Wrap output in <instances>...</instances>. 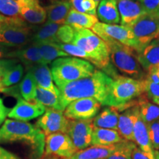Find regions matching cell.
<instances>
[{
  "label": "cell",
  "mask_w": 159,
  "mask_h": 159,
  "mask_svg": "<svg viewBox=\"0 0 159 159\" xmlns=\"http://www.w3.org/2000/svg\"><path fill=\"white\" fill-rule=\"evenodd\" d=\"M112 78L106 106L119 112L138 104L135 99L144 94L142 81L118 75Z\"/></svg>",
  "instance_id": "4"
},
{
  "label": "cell",
  "mask_w": 159,
  "mask_h": 159,
  "mask_svg": "<svg viewBox=\"0 0 159 159\" xmlns=\"http://www.w3.org/2000/svg\"><path fill=\"white\" fill-rule=\"evenodd\" d=\"M35 100L46 108L61 111L59 104V95L53 91L37 86Z\"/></svg>",
  "instance_id": "33"
},
{
  "label": "cell",
  "mask_w": 159,
  "mask_h": 159,
  "mask_svg": "<svg viewBox=\"0 0 159 159\" xmlns=\"http://www.w3.org/2000/svg\"><path fill=\"white\" fill-rule=\"evenodd\" d=\"M139 114L144 122L148 125L159 119V105L149 99L144 94L138 97Z\"/></svg>",
  "instance_id": "28"
},
{
  "label": "cell",
  "mask_w": 159,
  "mask_h": 159,
  "mask_svg": "<svg viewBox=\"0 0 159 159\" xmlns=\"http://www.w3.org/2000/svg\"><path fill=\"white\" fill-rule=\"evenodd\" d=\"M2 22H0V29H1L2 27Z\"/></svg>",
  "instance_id": "52"
},
{
  "label": "cell",
  "mask_w": 159,
  "mask_h": 159,
  "mask_svg": "<svg viewBox=\"0 0 159 159\" xmlns=\"http://www.w3.org/2000/svg\"><path fill=\"white\" fill-rule=\"evenodd\" d=\"M139 114L138 104L130 107L119 114L117 131L125 140L134 142V128Z\"/></svg>",
  "instance_id": "18"
},
{
  "label": "cell",
  "mask_w": 159,
  "mask_h": 159,
  "mask_svg": "<svg viewBox=\"0 0 159 159\" xmlns=\"http://www.w3.org/2000/svg\"><path fill=\"white\" fill-rule=\"evenodd\" d=\"M20 16L25 21L33 25H43L47 20L45 8L39 5V0L20 7Z\"/></svg>",
  "instance_id": "24"
},
{
  "label": "cell",
  "mask_w": 159,
  "mask_h": 159,
  "mask_svg": "<svg viewBox=\"0 0 159 159\" xmlns=\"http://www.w3.org/2000/svg\"><path fill=\"white\" fill-rule=\"evenodd\" d=\"M98 5L99 2L94 1V0H82V2H81L82 13L96 16Z\"/></svg>",
  "instance_id": "40"
},
{
  "label": "cell",
  "mask_w": 159,
  "mask_h": 159,
  "mask_svg": "<svg viewBox=\"0 0 159 159\" xmlns=\"http://www.w3.org/2000/svg\"><path fill=\"white\" fill-rule=\"evenodd\" d=\"M23 65L20 63L19 61L13 63L8 66L6 69L2 77L1 83V90L4 88H8L16 84H18L22 80L24 75Z\"/></svg>",
  "instance_id": "32"
},
{
  "label": "cell",
  "mask_w": 159,
  "mask_h": 159,
  "mask_svg": "<svg viewBox=\"0 0 159 159\" xmlns=\"http://www.w3.org/2000/svg\"><path fill=\"white\" fill-rule=\"evenodd\" d=\"M6 58L16 59L25 65V69L38 64H43L42 56L36 43L31 42L25 47L11 50Z\"/></svg>",
  "instance_id": "16"
},
{
  "label": "cell",
  "mask_w": 159,
  "mask_h": 159,
  "mask_svg": "<svg viewBox=\"0 0 159 159\" xmlns=\"http://www.w3.org/2000/svg\"><path fill=\"white\" fill-rule=\"evenodd\" d=\"M41 159H63L60 157H57L54 155H48V154H43V156L41 157Z\"/></svg>",
  "instance_id": "49"
},
{
  "label": "cell",
  "mask_w": 159,
  "mask_h": 159,
  "mask_svg": "<svg viewBox=\"0 0 159 159\" xmlns=\"http://www.w3.org/2000/svg\"><path fill=\"white\" fill-rule=\"evenodd\" d=\"M18 60L13 58H5L0 60V83H1L2 77L4 72L13 63L18 62ZM0 91H1V85H0Z\"/></svg>",
  "instance_id": "43"
},
{
  "label": "cell",
  "mask_w": 159,
  "mask_h": 159,
  "mask_svg": "<svg viewBox=\"0 0 159 159\" xmlns=\"http://www.w3.org/2000/svg\"><path fill=\"white\" fill-rule=\"evenodd\" d=\"M95 34L99 38L108 37L122 44L128 46L138 51V45L135 39L134 33L128 27L119 25H108L102 22H97L91 28Z\"/></svg>",
  "instance_id": "9"
},
{
  "label": "cell",
  "mask_w": 159,
  "mask_h": 159,
  "mask_svg": "<svg viewBox=\"0 0 159 159\" xmlns=\"http://www.w3.org/2000/svg\"><path fill=\"white\" fill-rule=\"evenodd\" d=\"M93 119L88 120H69L66 134L72 141L77 151L85 150L91 145Z\"/></svg>",
  "instance_id": "12"
},
{
  "label": "cell",
  "mask_w": 159,
  "mask_h": 159,
  "mask_svg": "<svg viewBox=\"0 0 159 159\" xmlns=\"http://www.w3.org/2000/svg\"><path fill=\"white\" fill-rule=\"evenodd\" d=\"M34 77L37 86L49 90L59 95V89L53 83V77L50 69L47 65L38 64L26 69Z\"/></svg>",
  "instance_id": "19"
},
{
  "label": "cell",
  "mask_w": 159,
  "mask_h": 159,
  "mask_svg": "<svg viewBox=\"0 0 159 159\" xmlns=\"http://www.w3.org/2000/svg\"><path fill=\"white\" fill-rule=\"evenodd\" d=\"M53 80L58 87L89 77L96 71L93 64L85 60L72 57H59L51 63Z\"/></svg>",
  "instance_id": "5"
},
{
  "label": "cell",
  "mask_w": 159,
  "mask_h": 159,
  "mask_svg": "<svg viewBox=\"0 0 159 159\" xmlns=\"http://www.w3.org/2000/svg\"><path fill=\"white\" fill-rule=\"evenodd\" d=\"M75 36V30L70 26L62 25L60 26L56 33L57 43H71Z\"/></svg>",
  "instance_id": "38"
},
{
  "label": "cell",
  "mask_w": 159,
  "mask_h": 159,
  "mask_svg": "<svg viewBox=\"0 0 159 159\" xmlns=\"http://www.w3.org/2000/svg\"><path fill=\"white\" fill-rule=\"evenodd\" d=\"M101 103L94 98H83L72 101L64 110V115L69 120H88L98 114Z\"/></svg>",
  "instance_id": "10"
},
{
  "label": "cell",
  "mask_w": 159,
  "mask_h": 159,
  "mask_svg": "<svg viewBox=\"0 0 159 159\" xmlns=\"http://www.w3.org/2000/svg\"><path fill=\"white\" fill-rule=\"evenodd\" d=\"M37 85L33 75L30 71H27L25 77L17 85L11 87L12 95L17 98L21 97L29 102L35 101Z\"/></svg>",
  "instance_id": "22"
},
{
  "label": "cell",
  "mask_w": 159,
  "mask_h": 159,
  "mask_svg": "<svg viewBox=\"0 0 159 159\" xmlns=\"http://www.w3.org/2000/svg\"><path fill=\"white\" fill-rule=\"evenodd\" d=\"M136 56L144 71H148L159 65V39H155L136 53Z\"/></svg>",
  "instance_id": "20"
},
{
  "label": "cell",
  "mask_w": 159,
  "mask_h": 159,
  "mask_svg": "<svg viewBox=\"0 0 159 159\" xmlns=\"http://www.w3.org/2000/svg\"><path fill=\"white\" fill-rule=\"evenodd\" d=\"M97 19L108 25H118L120 22L116 0H102L97 9Z\"/></svg>",
  "instance_id": "23"
},
{
  "label": "cell",
  "mask_w": 159,
  "mask_h": 159,
  "mask_svg": "<svg viewBox=\"0 0 159 159\" xmlns=\"http://www.w3.org/2000/svg\"><path fill=\"white\" fill-rule=\"evenodd\" d=\"M0 13L8 18H21L20 5L14 0H0Z\"/></svg>",
  "instance_id": "36"
},
{
  "label": "cell",
  "mask_w": 159,
  "mask_h": 159,
  "mask_svg": "<svg viewBox=\"0 0 159 159\" xmlns=\"http://www.w3.org/2000/svg\"><path fill=\"white\" fill-rule=\"evenodd\" d=\"M144 78L156 83H159V65L150 69L147 71V75Z\"/></svg>",
  "instance_id": "44"
},
{
  "label": "cell",
  "mask_w": 159,
  "mask_h": 159,
  "mask_svg": "<svg viewBox=\"0 0 159 159\" xmlns=\"http://www.w3.org/2000/svg\"><path fill=\"white\" fill-rule=\"evenodd\" d=\"M57 45H58L60 48L62 49L63 52H65L66 53H67L69 55L77 57V58L85 60V61L90 62L91 64L94 65V59L90 55L87 54L83 49L80 48L77 46H75L72 43H57Z\"/></svg>",
  "instance_id": "35"
},
{
  "label": "cell",
  "mask_w": 159,
  "mask_h": 159,
  "mask_svg": "<svg viewBox=\"0 0 159 159\" xmlns=\"http://www.w3.org/2000/svg\"><path fill=\"white\" fill-rule=\"evenodd\" d=\"M147 13H159V0H138Z\"/></svg>",
  "instance_id": "41"
},
{
  "label": "cell",
  "mask_w": 159,
  "mask_h": 159,
  "mask_svg": "<svg viewBox=\"0 0 159 159\" xmlns=\"http://www.w3.org/2000/svg\"><path fill=\"white\" fill-rule=\"evenodd\" d=\"M124 140L117 130L94 128L91 136V145L110 146L122 142Z\"/></svg>",
  "instance_id": "25"
},
{
  "label": "cell",
  "mask_w": 159,
  "mask_h": 159,
  "mask_svg": "<svg viewBox=\"0 0 159 159\" xmlns=\"http://www.w3.org/2000/svg\"><path fill=\"white\" fill-rule=\"evenodd\" d=\"M69 123V119L66 117L63 111L46 108L45 112L38 119L35 125L47 136L56 133L66 134Z\"/></svg>",
  "instance_id": "11"
},
{
  "label": "cell",
  "mask_w": 159,
  "mask_h": 159,
  "mask_svg": "<svg viewBox=\"0 0 159 159\" xmlns=\"http://www.w3.org/2000/svg\"><path fill=\"white\" fill-rule=\"evenodd\" d=\"M10 19H11V18L6 17L0 13V22H7V21H9Z\"/></svg>",
  "instance_id": "50"
},
{
  "label": "cell",
  "mask_w": 159,
  "mask_h": 159,
  "mask_svg": "<svg viewBox=\"0 0 159 159\" xmlns=\"http://www.w3.org/2000/svg\"><path fill=\"white\" fill-rule=\"evenodd\" d=\"M116 2L120 15L121 25L130 27L147 13L138 0H116Z\"/></svg>",
  "instance_id": "15"
},
{
  "label": "cell",
  "mask_w": 159,
  "mask_h": 159,
  "mask_svg": "<svg viewBox=\"0 0 159 159\" xmlns=\"http://www.w3.org/2000/svg\"><path fill=\"white\" fill-rule=\"evenodd\" d=\"M54 1H59V0H54Z\"/></svg>",
  "instance_id": "53"
},
{
  "label": "cell",
  "mask_w": 159,
  "mask_h": 159,
  "mask_svg": "<svg viewBox=\"0 0 159 159\" xmlns=\"http://www.w3.org/2000/svg\"><path fill=\"white\" fill-rule=\"evenodd\" d=\"M72 8L69 0L55 1L45 8L47 12V21L58 25H64L69 13Z\"/></svg>",
  "instance_id": "21"
},
{
  "label": "cell",
  "mask_w": 159,
  "mask_h": 159,
  "mask_svg": "<svg viewBox=\"0 0 159 159\" xmlns=\"http://www.w3.org/2000/svg\"><path fill=\"white\" fill-rule=\"evenodd\" d=\"M116 144L110 146H94L77 151L74 156L69 159H106L114 152Z\"/></svg>",
  "instance_id": "29"
},
{
  "label": "cell",
  "mask_w": 159,
  "mask_h": 159,
  "mask_svg": "<svg viewBox=\"0 0 159 159\" xmlns=\"http://www.w3.org/2000/svg\"><path fill=\"white\" fill-rule=\"evenodd\" d=\"M0 159H21L19 157L16 156L5 149L0 147Z\"/></svg>",
  "instance_id": "46"
},
{
  "label": "cell",
  "mask_w": 159,
  "mask_h": 159,
  "mask_svg": "<svg viewBox=\"0 0 159 159\" xmlns=\"http://www.w3.org/2000/svg\"><path fill=\"white\" fill-rule=\"evenodd\" d=\"M77 152L72 141L66 134L56 133L46 136L44 154L54 155L69 159Z\"/></svg>",
  "instance_id": "13"
},
{
  "label": "cell",
  "mask_w": 159,
  "mask_h": 159,
  "mask_svg": "<svg viewBox=\"0 0 159 159\" xmlns=\"http://www.w3.org/2000/svg\"><path fill=\"white\" fill-rule=\"evenodd\" d=\"M149 136L152 148L155 150H159V119L148 125Z\"/></svg>",
  "instance_id": "39"
},
{
  "label": "cell",
  "mask_w": 159,
  "mask_h": 159,
  "mask_svg": "<svg viewBox=\"0 0 159 159\" xmlns=\"http://www.w3.org/2000/svg\"><path fill=\"white\" fill-rule=\"evenodd\" d=\"M132 159H159V152L156 156L152 157L136 146L133 151Z\"/></svg>",
  "instance_id": "42"
},
{
  "label": "cell",
  "mask_w": 159,
  "mask_h": 159,
  "mask_svg": "<svg viewBox=\"0 0 159 159\" xmlns=\"http://www.w3.org/2000/svg\"><path fill=\"white\" fill-rule=\"evenodd\" d=\"M136 147L134 142L122 141L116 144V149L106 159H132L133 151Z\"/></svg>",
  "instance_id": "34"
},
{
  "label": "cell",
  "mask_w": 159,
  "mask_h": 159,
  "mask_svg": "<svg viewBox=\"0 0 159 159\" xmlns=\"http://www.w3.org/2000/svg\"><path fill=\"white\" fill-rule=\"evenodd\" d=\"M94 1H96V2H100L101 1H102V0H94Z\"/></svg>",
  "instance_id": "51"
},
{
  "label": "cell",
  "mask_w": 159,
  "mask_h": 159,
  "mask_svg": "<svg viewBox=\"0 0 159 159\" xmlns=\"http://www.w3.org/2000/svg\"><path fill=\"white\" fill-rule=\"evenodd\" d=\"M98 21L96 16L80 13L71 8L64 25H69L74 30L91 29Z\"/></svg>",
  "instance_id": "26"
},
{
  "label": "cell",
  "mask_w": 159,
  "mask_h": 159,
  "mask_svg": "<svg viewBox=\"0 0 159 159\" xmlns=\"http://www.w3.org/2000/svg\"><path fill=\"white\" fill-rule=\"evenodd\" d=\"M119 111L113 107H108L103 109L93 119L94 127L117 130L119 117Z\"/></svg>",
  "instance_id": "27"
},
{
  "label": "cell",
  "mask_w": 159,
  "mask_h": 159,
  "mask_svg": "<svg viewBox=\"0 0 159 159\" xmlns=\"http://www.w3.org/2000/svg\"><path fill=\"white\" fill-rule=\"evenodd\" d=\"M113 78L104 71L96 70L91 76L73 81L58 87L61 111L72 101L83 98H94L106 105Z\"/></svg>",
  "instance_id": "1"
},
{
  "label": "cell",
  "mask_w": 159,
  "mask_h": 159,
  "mask_svg": "<svg viewBox=\"0 0 159 159\" xmlns=\"http://www.w3.org/2000/svg\"><path fill=\"white\" fill-rule=\"evenodd\" d=\"M45 111L46 107L36 100L29 102L21 97H19L16 104L10 110L7 116L11 119L21 122H28L41 116Z\"/></svg>",
  "instance_id": "14"
},
{
  "label": "cell",
  "mask_w": 159,
  "mask_h": 159,
  "mask_svg": "<svg viewBox=\"0 0 159 159\" xmlns=\"http://www.w3.org/2000/svg\"><path fill=\"white\" fill-rule=\"evenodd\" d=\"M144 94L151 102L159 105V83H156L144 78L142 80Z\"/></svg>",
  "instance_id": "37"
},
{
  "label": "cell",
  "mask_w": 159,
  "mask_h": 159,
  "mask_svg": "<svg viewBox=\"0 0 159 159\" xmlns=\"http://www.w3.org/2000/svg\"><path fill=\"white\" fill-rule=\"evenodd\" d=\"M61 25L46 21L44 24L33 28V34L31 42L50 41L56 43V33Z\"/></svg>",
  "instance_id": "30"
},
{
  "label": "cell",
  "mask_w": 159,
  "mask_h": 159,
  "mask_svg": "<svg viewBox=\"0 0 159 159\" xmlns=\"http://www.w3.org/2000/svg\"><path fill=\"white\" fill-rule=\"evenodd\" d=\"M134 142H136L138 148L151 156H156L159 152L158 150L152 148L149 136L148 127L140 116V114L138 115L134 124Z\"/></svg>",
  "instance_id": "17"
},
{
  "label": "cell",
  "mask_w": 159,
  "mask_h": 159,
  "mask_svg": "<svg viewBox=\"0 0 159 159\" xmlns=\"http://www.w3.org/2000/svg\"><path fill=\"white\" fill-rule=\"evenodd\" d=\"M12 50L9 47H5V46L2 45L0 43V58H2V57H7V55L8 53Z\"/></svg>",
  "instance_id": "47"
},
{
  "label": "cell",
  "mask_w": 159,
  "mask_h": 159,
  "mask_svg": "<svg viewBox=\"0 0 159 159\" xmlns=\"http://www.w3.org/2000/svg\"><path fill=\"white\" fill-rule=\"evenodd\" d=\"M14 1L16 2L19 3V5H20V7L24 5H29V4L34 2L37 1V0H14Z\"/></svg>",
  "instance_id": "48"
},
{
  "label": "cell",
  "mask_w": 159,
  "mask_h": 159,
  "mask_svg": "<svg viewBox=\"0 0 159 159\" xmlns=\"http://www.w3.org/2000/svg\"><path fill=\"white\" fill-rule=\"evenodd\" d=\"M46 136L35 125L27 122L6 119L0 127V143L22 142L29 145L32 159H41L44 154Z\"/></svg>",
  "instance_id": "2"
},
{
  "label": "cell",
  "mask_w": 159,
  "mask_h": 159,
  "mask_svg": "<svg viewBox=\"0 0 159 159\" xmlns=\"http://www.w3.org/2000/svg\"><path fill=\"white\" fill-rule=\"evenodd\" d=\"M72 44L83 49L94 59V66L111 77L116 75L110 64V49L102 39L89 29L75 30Z\"/></svg>",
  "instance_id": "3"
},
{
  "label": "cell",
  "mask_w": 159,
  "mask_h": 159,
  "mask_svg": "<svg viewBox=\"0 0 159 159\" xmlns=\"http://www.w3.org/2000/svg\"><path fill=\"white\" fill-rule=\"evenodd\" d=\"M39 46L41 56H42L43 64L47 65L52 63L55 60L59 57H69V55L63 52L58 47L57 43L50 41H43V42H35Z\"/></svg>",
  "instance_id": "31"
},
{
  "label": "cell",
  "mask_w": 159,
  "mask_h": 159,
  "mask_svg": "<svg viewBox=\"0 0 159 159\" xmlns=\"http://www.w3.org/2000/svg\"><path fill=\"white\" fill-rule=\"evenodd\" d=\"M110 49V57L114 65L124 76L142 80L146 76L137 60L136 52L128 46L110 39L102 37Z\"/></svg>",
  "instance_id": "6"
},
{
  "label": "cell",
  "mask_w": 159,
  "mask_h": 159,
  "mask_svg": "<svg viewBox=\"0 0 159 159\" xmlns=\"http://www.w3.org/2000/svg\"><path fill=\"white\" fill-rule=\"evenodd\" d=\"M129 28L137 42L138 53L155 39H159V13H146Z\"/></svg>",
  "instance_id": "8"
},
{
  "label": "cell",
  "mask_w": 159,
  "mask_h": 159,
  "mask_svg": "<svg viewBox=\"0 0 159 159\" xmlns=\"http://www.w3.org/2000/svg\"><path fill=\"white\" fill-rule=\"evenodd\" d=\"M10 111V109H8L7 107L4 105V102L2 99L0 98V127L3 125L6 120V117L8 115V113Z\"/></svg>",
  "instance_id": "45"
},
{
  "label": "cell",
  "mask_w": 159,
  "mask_h": 159,
  "mask_svg": "<svg viewBox=\"0 0 159 159\" xmlns=\"http://www.w3.org/2000/svg\"><path fill=\"white\" fill-rule=\"evenodd\" d=\"M33 28L21 18H11L2 22L0 29V43L9 48H21L31 43Z\"/></svg>",
  "instance_id": "7"
}]
</instances>
